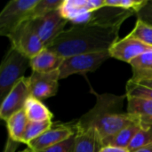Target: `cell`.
Instances as JSON below:
<instances>
[{"mask_svg": "<svg viewBox=\"0 0 152 152\" xmlns=\"http://www.w3.org/2000/svg\"><path fill=\"white\" fill-rule=\"evenodd\" d=\"M120 28L94 23L72 25L62 31L47 48L62 58L109 51L118 40Z\"/></svg>", "mask_w": 152, "mask_h": 152, "instance_id": "6da1fadb", "label": "cell"}, {"mask_svg": "<svg viewBox=\"0 0 152 152\" xmlns=\"http://www.w3.org/2000/svg\"><path fill=\"white\" fill-rule=\"evenodd\" d=\"M95 105L76 123L84 128H93L102 140L114 135L125 127L142 120L127 111L123 110L124 101L126 95H115L112 94H96Z\"/></svg>", "mask_w": 152, "mask_h": 152, "instance_id": "7a4b0ae2", "label": "cell"}, {"mask_svg": "<svg viewBox=\"0 0 152 152\" xmlns=\"http://www.w3.org/2000/svg\"><path fill=\"white\" fill-rule=\"evenodd\" d=\"M28 67H30V59L11 46L0 65L1 102L12 87L24 77V74Z\"/></svg>", "mask_w": 152, "mask_h": 152, "instance_id": "3957f363", "label": "cell"}, {"mask_svg": "<svg viewBox=\"0 0 152 152\" xmlns=\"http://www.w3.org/2000/svg\"><path fill=\"white\" fill-rule=\"evenodd\" d=\"M38 0H11L0 12V35L9 37L23 22L30 19Z\"/></svg>", "mask_w": 152, "mask_h": 152, "instance_id": "277c9868", "label": "cell"}, {"mask_svg": "<svg viewBox=\"0 0 152 152\" xmlns=\"http://www.w3.org/2000/svg\"><path fill=\"white\" fill-rule=\"evenodd\" d=\"M110 57L109 51L83 53L63 59L59 69L60 79H64L74 74L85 75L98 69Z\"/></svg>", "mask_w": 152, "mask_h": 152, "instance_id": "5b68a950", "label": "cell"}, {"mask_svg": "<svg viewBox=\"0 0 152 152\" xmlns=\"http://www.w3.org/2000/svg\"><path fill=\"white\" fill-rule=\"evenodd\" d=\"M28 21L45 48H47L56 37L65 30V26L69 22L61 16L59 9L45 16L28 20Z\"/></svg>", "mask_w": 152, "mask_h": 152, "instance_id": "8992f818", "label": "cell"}, {"mask_svg": "<svg viewBox=\"0 0 152 152\" xmlns=\"http://www.w3.org/2000/svg\"><path fill=\"white\" fill-rule=\"evenodd\" d=\"M8 38L12 47L15 48L29 59L45 48L28 20L23 22L8 37Z\"/></svg>", "mask_w": 152, "mask_h": 152, "instance_id": "52a82bcc", "label": "cell"}, {"mask_svg": "<svg viewBox=\"0 0 152 152\" xmlns=\"http://www.w3.org/2000/svg\"><path fill=\"white\" fill-rule=\"evenodd\" d=\"M59 69L45 73L32 71L28 77L30 95L40 101L55 96L59 88Z\"/></svg>", "mask_w": 152, "mask_h": 152, "instance_id": "ba28073f", "label": "cell"}, {"mask_svg": "<svg viewBox=\"0 0 152 152\" xmlns=\"http://www.w3.org/2000/svg\"><path fill=\"white\" fill-rule=\"evenodd\" d=\"M30 93L28 85V77L21 78L1 102L0 117L6 121L13 114L24 110L25 103L29 98Z\"/></svg>", "mask_w": 152, "mask_h": 152, "instance_id": "9c48e42d", "label": "cell"}, {"mask_svg": "<svg viewBox=\"0 0 152 152\" xmlns=\"http://www.w3.org/2000/svg\"><path fill=\"white\" fill-rule=\"evenodd\" d=\"M76 124H57L44 133L41 136L30 142L28 148L33 152H39L62 142L76 134Z\"/></svg>", "mask_w": 152, "mask_h": 152, "instance_id": "30bf717a", "label": "cell"}, {"mask_svg": "<svg viewBox=\"0 0 152 152\" xmlns=\"http://www.w3.org/2000/svg\"><path fill=\"white\" fill-rule=\"evenodd\" d=\"M152 46L131 37L129 34L122 39H118L110 48L109 53L111 58L131 63L134 60L151 50Z\"/></svg>", "mask_w": 152, "mask_h": 152, "instance_id": "8fae6325", "label": "cell"}, {"mask_svg": "<svg viewBox=\"0 0 152 152\" xmlns=\"http://www.w3.org/2000/svg\"><path fill=\"white\" fill-rule=\"evenodd\" d=\"M104 6L105 0H63L59 12L64 19L71 22L84 12H94Z\"/></svg>", "mask_w": 152, "mask_h": 152, "instance_id": "7c38bea8", "label": "cell"}, {"mask_svg": "<svg viewBox=\"0 0 152 152\" xmlns=\"http://www.w3.org/2000/svg\"><path fill=\"white\" fill-rule=\"evenodd\" d=\"M75 142L72 152H100L102 140L93 128H84L76 125Z\"/></svg>", "mask_w": 152, "mask_h": 152, "instance_id": "4fadbf2b", "label": "cell"}, {"mask_svg": "<svg viewBox=\"0 0 152 152\" xmlns=\"http://www.w3.org/2000/svg\"><path fill=\"white\" fill-rule=\"evenodd\" d=\"M63 59L56 53L45 48L30 59V68L36 72H52L60 69Z\"/></svg>", "mask_w": 152, "mask_h": 152, "instance_id": "5bb4252c", "label": "cell"}, {"mask_svg": "<svg viewBox=\"0 0 152 152\" xmlns=\"http://www.w3.org/2000/svg\"><path fill=\"white\" fill-rule=\"evenodd\" d=\"M133 70L132 81L140 83L152 77V49L144 53L130 63Z\"/></svg>", "mask_w": 152, "mask_h": 152, "instance_id": "9a60e30c", "label": "cell"}, {"mask_svg": "<svg viewBox=\"0 0 152 152\" xmlns=\"http://www.w3.org/2000/svg\"><path fill=\"white\" fill-rule=\"evenodd\" d=\"M24 111L30 122L52 121L53 117L51 110L42 102V101L37 100L33 96H29L24 106Z\"/></svg>", "mask_w": 152, "mask_h": 152, "instance_id": "2e32d148", "label": "cell"}, {"mask_svg": "<svg viewBox=\"0 0 152 152\" xmlns=\"http://www.w3.org/2000/svg\"><path fill=\"white\" fill-rule=\"evenodd\" d=\"M126 111L138 117L142 122L152 123V100L140 97H127Z\"/></svg>", "mask_w": 152, "mask_h": 152, "instance_id": "e0dca14e", "label": "cell"}, {"mask_svg": "<svg viewBox=\"0 0 152 152\" xmlns=\"http://www.w3.org/2000/svg\"><path fill=\"white\" fill-rule=\"evenodd\" d=\"M142 126V122L133 124L120 130L112 136H110L102 140V144L103 146H115L128 149L130 143L134 138L135 134L138 133Z\"/></svg>", "mask_w": 152, "mask_h": 152, "instance_id": "ac0fdd59", "label": "cell"}, {"mask_svg": "<svg viewBox=\"0 0 152 152\" xmlns=\"http://www.w3.org/2000/svg\"><path fill=\"white\" fill-rule=\"evenodd\" d=\"M6 127L9 138L18 143H22L23 135L28 123L24 110L13 114L6 121Z\"/></svg>", "mask_w": 152, "mask_h": 152, "instance_id": "d6986e66", "label": "cell"}, {"mask_svg": "<svg viewBox=\"0 0 152 152\" xmlns=\"http://www.w3.org/2000/svg\"><path fill=\"white\" fill-rule=\"evenodd\" d=\"M149 145H152V123L142 122V126L130 143L128 150L130 152H134Z\"/></svg>", "mask_w": 152, "mask_h": 152, "instance_id": "ffe728a7", "label": "cell"}, {"mask_svg": "<svg viewBox=\"0 0 152 152\" xmlns=\"http://www.w3.org/2000/svg\"><path fill=\"white\" fill-rule=\"evenodd\" d=\"M53 126L52 121H43V122H30L28 121L23 139L22 143L28 144L30 142L34 141L35 139L41 136L44 133L49 130Z\"/></svg>", "mask_w": 152, "mask_h": 152, "instance_id": "44dd1931", "label": "cell"}, {"mask_svg": "<svg viewBox=\"0 0 152 152\" xmlns=\"http://www.w3.org/2000/svg\"><path fill=\"white\" fill-rule=\"evenodd\" d=\"M129 35L141 42L152 46V25L137 19V21Z\"/></svg>", "mask_w": 152, "mask_h": 152, "instance_id": "7402d4cb", "label": "cell"}, {"mask_svg": "<svg viewBox=\"0 0 152 152\" xmlns=\"http://www.w3.org/2000/svg\"><path fill=\"white\" fill-rule=\"evenodd\" d=\"M63 0H38L32 10L30 19H36L45 16L55 10H58Z\"/></svg>", "mask_w": 152, "mask_h": 152, "instance_id": "603a6c76", "label": "cell"}, {"mask_svg": "<svg viewBox=\"0 0 152 152\" xmlns=\"http://www.w3.org/2000/svg\"><path fill=\"white\" fill-rule=\"evenodd\" d=\"M147 2L148 0H105V6L134 11L137 13Z\"/></svg>", "mask_w": 152, "mask_h": 152, "instance_id": "cb8c5ba5", "label": "cell"}, {"mask_svg": "<svg viewBox=\"0 0 152 152\" xmlns=\"http://www.w3.org/2000/svg\"><path fill=\"white\" fill-rule=\"evenodd\" d=\"M126 95L127 97H140L152 100V88L129 79L126 86Z\"/></svg>", "mask_w": 152, "mask_h": 152, "instance_id": "d4e9b609", "label": "cell"}, {"mask_svg": "<svg viewBox=\"0 0 152 152\" xmlns=\"http://www.w3.org/2000/svg\"><path fill=\"white\" fill-rule=\"evenodd\" d=\"M74 142H75V135L62 142H60L56 145H53L48 149H45L39 152H72Z\"/></svg>", "mask_w": 152, "mask_h": 152, "instance_id": "484cf974", "label": "cell"}, {"mask_svg": "<svg viewBox=\"0 0 152 152\" xmlns=\"http://www.w3.org/2000/svg\"><path fill=\"white\" fill-rule=\"evenodd\" d=\"M137 19H140L152 25V0H148L147 4L136 13Z\"/></svg>", "mask_w": 152, "mask_h": 152, "instance_id": "4316f807", "label": "cell"}, {"mask_svg": "<svg viewBox=\"0 0 152 152\" xmlns=\"http://www.w3.org/2000/svg\"><path fill=\"white\" fill-rule=\"evenodd\" d=\"M100 152H130L126 148L115 147V146H103L100 150Z\"/></svg>", "mask_w": 152, "mask_h": 152, "instance_id": "83f0119b", "label": "cell"}, {"mask_svg": "<svg viewBox=\"0 0 152 152\" xmlns=\"http://www.w3.org/2000/svg\"><path fill=\"white\" fill-rule=\"evenodd\" d=\"M18 142H13L12 139H8V142L6 143V147H5V151L4 152H14L15 149L17 148Z\"/></svg>", "mask_w": 152, "mask_h": 152, "instance_id": "f1b7e54d", "label": "cell"}, {"mask_svg": "<svg viewBox=\"0 0 152 152\" xmlns=\"http://www.w3.org/2000/svg\"><path fill=\"white\" fill-rule=\"evenodd\" d=\"M140 85H142V86H148V87H151L152 88V77L148 79V80H144V81H142L140 83H138Z\"/></svg>", "mask_w": 152, "mask_h": 152, "instance_id": "f546056e", "label": "cell"}, {"mask_svg": "<svg viewBox=\"0 0 152 152\" xmlns=\"http://www.w3.org/2000/svg\"><path fill=\"white\" fill-rule=\"evenodd\" d=\"M134 152H152V145H149V146H146L144 148H142L138 151Z\"/></svg>", "mask_w": 152, "mask_h": 152, "instance_id": "4dcf8cb0", "label": "cell"}, {"mask_svg": "<svg viewBox=\"0 0 152 152\" xmlns=\"http://www.w3.org/2000/svg\"><path fill=\"white\" fill-rule=\"evenodd\" d=\"M21 152H33V151H31L30 149H28H28H26V150H24L23 151H21Z\"/></svg>", "mask_w": 152, "mask_h": 152, "instance_id": "1f68e13d", "label": "cell"}]
</instances>
